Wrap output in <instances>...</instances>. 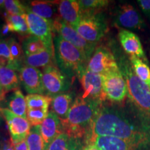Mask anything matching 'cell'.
Segmentation results:
<instances>
[{"instance_id": "cell-37", "label": "cell", "mask_w": 150, "mask_h": 150, "mask_svg": "<svg viewBox=\"0 0 150 150\" xmlns=\"http://www.w3.org/2000/svg\"><path fill=\"white\" fill-rule=\"evenodd\" d=\"M0 150H15V145H13L11 141L9 143L4 146L3 148H0Z\"/></svg>"}, {"instance_id": "cell-40", "label": "cell", "mask_w": 150, "mask_h": 150, "mask_svg": "<svg viewBox=\"0 0 150 150\" xmlns=\"http://www.w3.org/2000/svg\"><path fill=\"white\" fill-rule=\"evenodd\" d=\"M1 108H1V107H0V122L1 121V119H2V118L4 117H3V114H2V112H1Z\"/></svg>"}, {"instance_id": "cell-34", "label": "cell", "mask_w": 150, "mask_h": 150, "mask_svg": "<svg viewBox=\"0 0 150 150\" xmlns=\"http://www.w3.org/2000/svg\"><path fill=\"white\" fill-rule=\"evenodd\" d=\"M137 2L146 18L150 20V0H138Z\"/></svg>"}, {"instance_id": "cell-33", "label": "cell", "mask_w": 150, "mask_h": 150, "mask_svg": "<svg viewBox=\"0 0 150 150\" xmlns=\"http://www.w3.org/2000/svg\"><path fill=\"white\" fill-rule=\"evenodd\" d=\"M4 9L8 14L24 16L26 15L27 6L18 0H6Z\"/></svg>"}, {"instance_id": "cell-16", "label": "cell", "mask_w": 150, "mask_h": 150, "mask_svg": "<svg viewBox=\"0 0 150 150\" xmlns=\"http://www.w3.org/2000/svg\"><path fill=\"white\" fill-rule=\"evenodd\" d=\"M20 81L29 95L45 93L42 81V73L35 67L23 65L19 70Z\"/></svg>"}, {"instance_id": "cell-36", "label": "cell", "mask_w": 150, "mask_h": 150, "mask_svg": "<svg viewBox=\"0 0 150 150\" xmlns=\"http://www.w3.org/2000/svg\"><path fill=\"white\" fill-rule=\"evenodd\" d=\"M81 150H100L97 147V146L95 145L94 142H88L86 143L85 147H84Z\"/></svg>"}, {"instance_id": "cell-18", "label": "cell", "mask_w": 150, "mask_h": 150, "mask_svg": "<svg viewBox=\"0 0 150 150\" xmlns=\"http://www.w3.org/2000/svg\"><path fill=\"white\" fill-rule=\"evenodd\" d=\"M40 129L47 149L59 135L64 133L61 120L52 110L40 125Z\"/></svg>"}, {"instance_id": "cell-10", "label": "cell", "mask_w": 150, "mask_h": 150, "mask_svg": "<svg viewBox=\"0 0 150 150\" xmlns=\"http://www.w3.org/2000/svg\"><path fill=\"white\" fill-rule=\"evenodd\" d=\"M114 24L120 29L143 30L146 24L135 7L129 4L119 5L113 14Z\"/></svg>"}, {"instance_id": "cell-29", "label": "cell", "mask_w": 150, "mask_h": 150, "mask_svg": "<svg viewBox=\"0 0 150 150\" xmlns=\"http://www.w3.org/2000/svg\"><path fill=\"white\" fill-rule=\"evenodd\" d=\"M27 141L29 150H47V147L40 134V125L33 127L31 129Z\"/></svg>"}, {"instance_id": "cell-27", "label": "cell", "mask_w": 150, "mask_h": 150, "mask_svg": "<svg viewBox=\"0 0 150 150\" xmlns=\"http://www.w3.org/2000/svg\"><path fill=\"white\" fill-rule=\"evenodd\" d=\"M22 47L24 56L38 54L44 50H47L42 41L33 35L27 36L24 39L22 42Z\"/></svg>"}, {"instance_id": "cell-13", "label": "cell", "mask_w": 150, "mask_h": 150, "mask_svg": "<svg viewBox=\"0 0 150 150\" xmlns=\"http://www.w3.org/2000/svg\"><path fill=\"white\" fill-rule=\"evenodd\" d=\"M11 136V141L16 146L26 140L31 131V125L27 119L21 117L11 112L8 108H1Z\"/></svg>"}, {"instance_id": "cell-19", "label": "cell", "mask_w": 150, "mask_h": 150, "mask_svg": "<svg viewBox=\"0 0 150 150\" xmlns=\"http://www.w3.org/2000/svg\"><path fill=\"white\" fill-rule=\"evenodd\" d=\"M58 11L60 17L67 22L71 27H74L79 22L81 13L79 4L76 0H64L58 3Z\"/></svg>"}, {"instance_id": "cell-9", "label": "cell", "mask_w": 150, "mask_h": 150, "mask_svg": "<svg viewBox=\"0 0 150 150\" xmlns=\"http://www.w3.org/2000/svg\"><path fill=\"white\" fill-rule=\"evenodd\" d=\"M27 119L33 127L40 125L49 113L52 98L47 95L31 94L26 96Z\"/></svg>"}, {"instance_id": "cell-26", "label": "cell", "mask_w": 150, "mask_h": 150, "mask_svg": "<svg viewBox=\"0 0 150 150\" xmlns=\"http://www.w3.org/2000/svg\"><path fill=\"white\" fill-rule=\"evenodd\" d=\"M129 60L136 74L150 88V68L148 65L136 56H130Z\"/></svg>"}, {"instance_id": "cell-42", "label": "cell", "mask_w": 150, "mask_h": 150, "mask_svg": "<svg viewBox=\"0 0 150 150\" xmlns=\"http://www.w3.org/2000/svg\"><path fill=\"white\" fill-rule=\"evenodd\" d=\"M0 40H1V35H0Z\"/></svg>"}, {"instance_id": "cell-8", "label": "cell", "mask_w": 150, "mask_h": 150, "mask_svg": "<svg viewBox=\"0 0 150 150\" xmlns=\"http://www.w3.org/2000/svg\"><path fill=\"white\" fill-rule=\"evenodd\" d=\"M42 81L45 91L49 97L64 93L70 87V78L54 65L44 67Z\"/></svg>"}, {"instance_id": "cell-11", "label": "cell", "mask_w": 150, "mask_h": 150, "mask_svg": "<svg viewBox=\"0 0 150 150\" xmlns=\"http://www.w3.org/2000/svg\"><path fill=\"white\" fill-rule=\"evenodd\" d=\"M26 17L30 33L40 39L49 51L54 54L52 24L45 19L33 13L27 6Z\"/></svg>"}, {"instance_id": "cell-30", "label": "cell", "mask_w": 150, "mask_h": 150, "mask_svg": "<svg viewBox=\"0 0 150 150\" xmlns=\"http://www.w3.org/2000/svg\"><path fill=\"white\" fill-rule=\"evenodd\" d=\"M7 40H8L9 47H10L11 54L12 56L15 67H16V70H20V69L22 67L21 63L24 62V59L23 49L14 38H10L7 39Z\"/></svg>"}, {"instance_id": "cell-23", "label": "cell", "mask_w": 150, "mask_h": 150, "mask_svg": "<svg viewBox=\"0 0 150 150\" xmlns=\"http://www.w3.org/2000/svg\"><path fill=\"white\" fill-rule=\"evenodd\" d=\"M8 109L16 115L27 119V99L20 90H15L7 102Z\"/></svg>"}, {"instance_id": "cell-38", "label": "cell", "mask_w": 150, "mask_h": 150, "mask_svg": "<svg viewBox=\"0 0 150 150\" xmlns=\"http://www.w3.org/2000/svg\"><path fill=\"white\" fill-rule=\"evenodd\" d=\"M8 92L5 91H0V102H3L4 100H5L6 99V93Z\"/></svg>"}, {"instance_id": "cell-5", "label": "cell", "mask_w": 150, "mask_h": 150, "mask_svg": "<svg viewBox=\"0 0 150 150\" xmlns=\"http://www.w3.org/2000/svg\"><path fill=\"white\" fill-rule=\"evenodd\" d=\"M75 31L88 42L97 44L107 33L108 28L104 15L101 11L82 13Z\"/></svg>"}, {"instance_id": "cell-32", "label": "cell", "mask_w": 150, "mask_h": 150, "mask_svg": "<svg viewBox=\"0 0 150 150\" xmlns=\"http://www.w3.org/2000/svg\"><path fill=\"white\" fill-rule=\"evenodd\" d=\"M0 65L16 70L7 40H0Z\"/></svg>"}, {"instance_id": "cell-15", "label": "cell", "mask_w": 150, "mask_h": 150, "mask_svg": "<svg viewBox=\"0 0 150 150\" xmlns=\"http://www.w3.org/2000/svg\"><path fill=\"white\" fill-rule=\"evenodd\" d=\"M77 77L83 87V97L102 101L105 99L101 74L90 71L87 67L82 69Z\"/></svg>"}, {"instance_id": "cell-14", "label": "cell", "mask_w": 150, "mask_h": 150, "mask_svg": "<svg viewBox=\"0 0 150 150\" xmlns=\"http://www.w3.org/2000/svg\"><path fill=\"white\" fill-rule=\"evenodd\" d=\"M87 68L91 72L104 74L110 71L119 69L115 56L108 48L97 47L88 62Z\"/></svg>"}, {"instance_id": "cell-3", "label": "cell", "mask_w": 150, "mask_h": 150, "mask_svg": "<svg viewBox=\"0 0 150 150\" xmlns=\"http://www.w3.org/2000/svg\"><path fill=\"white\" fill-rule=\"evenodd\" d=\"M54 45L56 63L67 77L77 76L82 69L87 67L88 61L83 54L61 36L54 35Z\"/></svg>"}, {"instance_id": "cell-20", "label": "cell", "mask_w": 150, "mask_h": 150, "mask_svg": "<svg viewBox=\"0 0 150 150\" xmlns=\"http://www.w3.org/2000/svg\"><path fill=\"white\" fill-rule=\"evenodd\" d=\"M56 3L50 1H31L27 4V8L33 13L37 15L40 18L45 19L52 24L54 20L57 18L56 16Z\"/></svg>"}, {"instance_id": "cell-25", "label": "cell", "mask_w": 150, "mask_h": 150, "mask_svg": "<svg viewBox=\"0 0 150 150\" xmlns=\"http://www.w3.org/2000/svg\"><path fill=\"white\" fill-rule=\"evenodd\" d=\"M54 54L48 50L40 52L38 54H32L29 56H24V63L27 66L38 67H45L52 65V61Z\"/></svg>"}, {"instance_id": "cell-12", "label": "cell", "mask_w": 150, "mask_h": 150, "mask_svg": "<svg viewBox=\"0 0 150 150\" xmlns=\"http://www.w3.org/2000/svg\"><path fill=\"white\" fill-rule=\"evenodd\" d=\"M100 150H150V138L139 140H127L108 136L93 138Z\"/></svg>"}, {"instance_id": "cell-41", "label": "cell", "mask_w": 150, "mask_h": 150, "mask_svg": "<svg viewBox=\"0 0 150 150\" xmlns=\"http://www.w3.org/2000/svg\"><path fill=\"white\" fill-rule=\"evenodd\" d=\"M4 91V90L2 89V88H1V86H0V91Z\"/></svg>"}, {"instance_id": "cell-7", "label": "cell", "mask_w": 150, "mask_h": 150, "mask_svg": "<svg viewBox=\"0 0 150 150\" xmlns=\"http://www.w3.org/2000/svg\"><path fill=\"white\" fill-rule=\"evenodd\" d=\"M103 93L105 99L112 102H122L128 94L127 85L120 69L102 75Z\"/></svg>"}, {"instance_id": "cell-35", "label": "cell", "mask_w": 150, "mask_h": 150, "mask_svg": "<svg viewBox=\"0 0 150 150\" xmlns=\"http://www.w3.org/2000/svg\"><path fill=\"white\" fill-rule=\"evenodd\" d=\"M15 150H29L28 145L26 140H24L20 143L15 146Z\"/></svg>"}, {"instance_id": "cell-28", "label": "cell", "mask_w": 150, "mask_h": 150, "mask_svg": "<svg viewBox=\"0 0 150 150\" xmlns=\"http://www.w3.org/2000/svg\"><path fill=\"white\" fill-rule=\"evenodd\" d=\"M77 147L76 140L63 133L48 146L47 150H78Z\"/></svg>"}, {"instance_id": "cell-1", "label": "cell", "mask_w": 150, "mask_h": 150, "mask_svg": "<svg viewBox=\"0 0 150 150\" xmlns=\"http://www.w3.org/2000/svg\"><path fill=\"white\" fill-rule=\"evenodd\" d=\"M97 136H108L127 140L150 138V113L129 99L125 108L101 106L92 122L86 143Z\"/></svg>"}, {"instance_id": "cell-24", "label": "cell", "mask_w": 150, "mask_h": 150, "mask_svg": "<svg viewBox=\"0 0 150 150\" xmlns=\"http://www.w3.org/2000/svg\"><path fill=\"white\" fill-rule=\"evenodd\" d=\"M20 78L16 71L10 67L0 65V86L4 91L8 92L18 88Z\"/></svg>"}, {"instance_id": "cell-4", "label": "cell", "mask_w": 150, "mask_h": 150, "mask_svg": "<svg viewBox=\"0 0 150 150\" xmlns=\"http://www.w3.org/2000/svg\"><path fill=\"white\" fill-rule=\"evenodd\" d=\"M116 61L126 81L129 99L141 109L150 113V88L136 74L129 59L120 55Z\"/></svg>"}, {"instance_id": "cell-39", "label": "cell", "mask_w": 150, "mask_h": 150, "mask_svg": "<svg viewBox=\"0 0 150 150\" xmlns=\"http://www.w3.org/2000/svg\"><path fill=\"white\" fill-rule=\"evenodd\" d=\"M4 3L5 1H4V0H0V12L3 10V8H4Z\"/></svg>"}, {"instance_id": "cell-21", "label": "cell", "mask_w": 150, "mask_h": 150, "mask_svg": "<svg viewBox=\"0 0 150 150\" xmlns=\"http://www.w3.org/2000/svg\"><path fill=\"white\" fill-rule=\"evenodd\" d=\"M52 111L58 115L60 120L67 117V113L74 102V96L72 93H62L51 97Z\"/></svg>"}, {"instance_id": "cell-17", "label": "cell", "mask_w": 150, "mask_h": 150, "mask_svg": "<svg viewBox=\"0 0 150 150\" xmlns=\"http://www.w3.org/2000/svg\"><path fill=\"white\" fill-rule=\"evenodd\" d=\"M118 38L127 54L130 56H136L142 61H147L141 42L137 35L129 30L119 29Z\"/></svg>"}, {"instance_id": "cell-31", "label": "cell", "mask_w": 150, "mask_h": 150, "mask_svg": "<svg viewBox=\"0 0 150 150\" xmlns=\"http://www.w3.org/2000/svg\"><path fill=\"white\" fill-rule=\"evenodd\" d=\"M78 2L82 14L100 11L107 6L110 1L108 0H79Z\"/></svg>"}, {"instance_id": "cell-22", "label": "cell", "mask_w": 150, "mask_h": 150, "mask_svg": "<svg viewBox=\"0 0 150 150\" xmlns=\"http://www.w3.org/2000/svg\"><path fill=\"white\" fill-rule=\"evenodd\" d=\"M6 27L8 32H15L20 35L31 34L27 21L26 15H5Z\"/></svg>"}, {"instance_id": "cell-6", "label": "cell", "mask_w": 150, "mask_h": 150, "mask_svg": "<svg viewBox=\"0 0 150 150\" xmlns=\"http://www.w3.org/2000/svg\"><path fill=\"white\" fill-rule=\"evenodd\" d=\"M52 31L80 50L88 61H89L96 49L97 44L88 42L60 16L54 20L52 24Z\"/></svg>"}, {"instance_id": "cell-2", "label": "cell", "mask_w": 150, "mask_h": 150, "mask_svg": "<svg viewBox=\"0 0 150 150\" xmlns=\"http://www.w3.org/2000/svg\"><path fill=\"white\" fill-rule=\"evenodd\" d=\"M102 101L78 97L74 99L67 117L61 120L63 132L72 139L87 137L94 118L102 106Z\"/></svg>"}]
</instances>
